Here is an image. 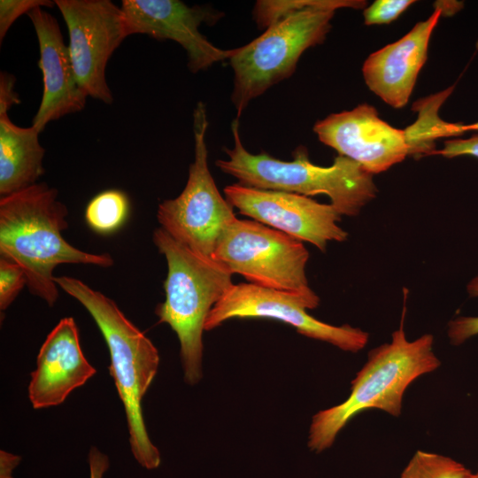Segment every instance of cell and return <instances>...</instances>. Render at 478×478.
Returning a JSON list of instances; mask_svg holds the SVG:
<instances>
[{
    "label": "cell",
    "instance_id": "obj_24",
    "mask_svg": "<svg viewBox=\"0 0 478 478\" xmlns=\"http://www.w3.org/2000/svg\"><path fill=\"white\" fill-rule=\"evenodd\" d=\"M441 155L447 158L469 155L478 158V135L467 139H451L444 142L443 149L434 150L431 155Z\"/></svg>",
    "mask_w": 478,
    "mask_h": 478
},
{
    "label": "cell",
    "instance_id": "obj_19",
    "mask_svg": "<svg viewBox=\"0 0 478 478\" xmlns=\"http://www.w3.org/2000/svg\"><path fill=\"white\" fill-rule=\"evenodd\" d=\"M472 471L444 455L418 450L400 478H469Z\"/></svg>",
    "mask_w": 478,
    "mask_h": 478
},
{
    "label": "cell",
    "instance_id": "obj_2",
    "mask_svg": "<svg viewBox=\"0 0 478 478\" xmlns=\"http://www.w3.org/2000/svg\"><path fill=\"white\" fill-rule=\"evenodd\" d=\"M362 0H279L282 19L249 43L235 48L229 63L234 72L231 101L239 119L250 102L290 77L302 54L322 43L339 8L361 9Z\"/></svg>",
    "mask_w": 478,
    "mask_h": 478
},
{
    "label": "cell",
    "instance_id": "obj_7",
    "mask_svg": "<svg viewBox=\"0 0 478 478\" xmlns=\"http://www.w3.org/2000/svg\"><path fill=\"white\" fill-rule=\"evenodd\" d=\"M212 258L250 283L296 294L320 305L305 274L307 249L279 230L253 220L235 218L220 236Z\"/></svg>",
    "mask_w": 478,
    "mask_h": 478
},
{
    "label": "cell",
    "instance_id": "obj_14",
    "mask_svg": "<svg viewBox=\"0 0 478 478\" xmlns=\"http://www.w3.org/2000/svg\"><path fill=\"white\" fill-rule=\"evenodd\" d=\"M27 16L38 40V66L43 81L42 97L32 120V126L41 133L50 121L82 111L88 96L78 83L56 18L42 7L32 10Z\"/></svg>",
    "mask_w": 478,
    "mask_h": 478
},
{
    "label": "cell",
    "instance_id": "obj_25",
    "mask_svg": "<svg viewBox=\"0 0 478 478\" xmlns=\"http://www.w3.org/2000/svg\"><path fill=\"white\" fill-rule=\"evenodd\" d=\"M15 78L5 72L0 74V112H6L13 104L20 103L19 95L14 90Z\"/></svg>",
    "mask_w": 478,
    "mask_h": 478
},
{
    "label": "cell",
    "instance_id": "obj_21",
    "mask_svg": "<svg viewBox=\"0 0 478 478\" xmlns=\"http://www.w3.org/2000/svg\"><path fill=\"white\" fill-rule=\"evenodd\" d=\"M49 0H1L0 1V42L2 43L14 21L23 14H28L38 7H52Z\"/></svg>",
    "mask_w": 478,
    "mask_h": 478
},
{
    "label": "cell",
    "instance_id": "obj_18",
    "mask_svg": "<svg viewBox=\"0 0 478 478\" xmlns=\"http://www.w3.org/2000/svg\"><path fill=\"white\" fill-rule=\"evenodd\" d=\"M128 212L127 196L119 189H107L89 201L85 220L92 230L107 235L117 231L125 223Z\"/></svg>",
    "mask_w": 478,
    "mask_h": 478
},
{
    "label": "cell",
    "instance_id": "obj_29",
    "mask_svg": "<svg viewBox=\"0 0 478 478\" xmlns=\"http://www.w3.org/2000/svg\"><path fill=\"white\" fill-rule=\"evenodd\" d=\"M469 478H478V466L474 472H472Z\"/></svg>",
    "mask_w": 478,
    "mask_h": 478
},
{
    "label": "cell",
    "instance_id": "obj_12",
    "mask_svg": "<svg viewBox=\"0 0 478 478\" xmlns=\"http://www.w3.org/2000/svg\"><path fill=\"white\" fill-rule=\"evenodd\" d=\"M120 7L128 36L141 34L177 42L185 50L188 68L193 73L233 54L234 49L215 46L199 30L202 24L214 25L224 16L210 6H189L179 0H123Z\"/></svg>",
    "mask_w": 478,
    "mask_h": 478
},
{
    "label": "cell",
    "instance_id": "obj_10",
    "mask_svg": "<svg viewBox=\"0 0 478 478\" xmlns=\"http://www.w3.org/2000/svg\"><path fill=\"white\" fill-rule=\"evenodd\" d=\"M68 30V49L80 87L88 96L111 104L105 69L128 36L121 7L111 0H55Z\"/></svg>",
    "mask_w": 478,
    "mask_h": 478
},
{
    "label": "cell",
    "instance_id": "obj_8",
    "mask_svg": "<svg viewBox=\"0 0 478 478\" xmlns=\"http://www.w3.org/2000/svg\"><path fill=\"white\" fill-rule=\"evenodd\" d=\"M206 107L198 102L193 112L194 160L181 193L158 204L157 219L174 240L194 252L212 258L216 243L236 217L208 166Z\"/></svg>",
    "mask_w": 478,
    "mask_h": 478
},
{
    "label": "cell",
    "instance_id": "obj_17",
    "mask_svg": "<svg viewBox=\"0 0 478 478\" xmlns=\"http://www.w3.org/2000/svg\"><path fill=\"white\" fill-rule=\"evenodd\" d=\"M33 127L14 124L0 112V196L5 197L37 183L43 174L45 150Z\"/></svg>",
    "mask_w": 478,
    "mask_h": 478
},
{
    "label": "cell",
    "instance_id": "obj_11",
    "mask_svg": "<svg viewBox=\"0 0 478 478\" xmlns=\"http://www.w3.org/2000/svg\"><path fill=\"white\" fill-rule=\"evenodd\" d=\"M227 202L244 216L326 251L330 241L343 242L348 233L337 222L341 214L331 204L310 197L258 189L239 183L224 189Z\"/></svg>",
    "mask_w": 478,
    "mask_h": 478
},
{
    "label": "cell",
    "instance_id": "obj_20",
    "mask_svg": "<svg viewBox=\"0 0 478 478\" xmlns=\"http://www.w3.org/2000/svg\"><path fill=\"white\" fill-rule=\"evenodd\" d=\"M27 286L24 270L15 262L0 258V309L5 311Z\"/></svg>",
    "mask_w": 478,
    "mask_h": 478
},
{
    "label": "cell",
    "instance_id": "obj_1",
    "mask_svg": "<svg viewBox=\"0 0 478 478\" xmlns=\"http://www.w3.org/2000/svg\"><path fill=\"white\" fill-rule=\"evenodd\" d=\"M67 207L58 199V190L37 182L0 198V255L25 272L30 293L50 306L58 297L54 269L61 264L101 267L113 265L108 253L77 249L62 235L67 228Z\"/></svg>",
    "mask_w": 478,
    "mask_h": 478
},
{
    "label": "cell",
    "instance_id": "obj_28",
    "mask_svg": "<svg viewBox=\"0 0 478 478\" xmlns=\"http://www.w3.org/2000/svg\"><path fill=\"white\" fill-rule=\"evenodd\" d=\"M462 131H478V121L473 124L463 125L461 126Z\"/></svg>",
    "mask_w": 478,
    "mask_h": 478
},
{
    "label": "cell",
    "instance_id": "obj_4",
    "mask_svg": "<svg viewBox=\"0 0 478 478\" xmlns=\"http://www.w3.org/2000/svg\"><path fill=\"white\" fill-rule=\"evenodd\" d=\"M433 345L431 334L409 341L401 322L392 333L390 343L369 351L366 362L351 381L349 397L313 415L309 428V449L320 453L330 448L340 431L354 417L369 409L398 417L407 388L420 376L440 366Z\"/></svg>",
    "mask_w": 478,
    "mask_h": 478
},
{
    "label": "cell",
    "instance_id": "obj_16",
    "mask_svg": "<svg viewBox=\"0 0 478 478\" xmlns=\"http://www.w3.org/2000/svg\"><path fill=\"white\" fill-rule=\"evenodd\" d=\"M442 15L436 4L428 19L417 23L405 36L372 53L365 61L362 73L366 84L393 108H402L408 103L426 63L432 32Z\"/></svg>",
    "mask_w": 478,
    "mask_h": 478
},
{
    "label": "cell",
    "instance_id": "obj_22",
    "mask_svg": "<svg viewBox=\"0 0 478 478\" xmlns=\"http://www.w3.org/2000/svg\"><path fill=\"white\" fill-rule=\"evenodd\" d=\"M471 297H478V275L466 286ZM447 335L452 345H460L466 340L478 335V316H459L448 323Z\"/></svg>",
    "mask_w": 478,
    "mask_h": 478
},
{
    "label": "cell",
    "instance_id": "obj_23",
    "mask_svg": "<svg viewBox=\"0 0 478 478\" xmlns=\"http://www.w3.org/2000/svg\"><path fill=\"white\" fill-rule=\"evenodd\" d=\"M412 0H376L364 11L365 24L382 25L397 19L411 4Z\"/></svg>",
    "mask_w": 478,
    "mask_h": 478
},
{
    "label": "cell",
    "instance_id": "obj_27",
    "mask_svg": "<svg viewBox=\"0 0 478 478\" xmlns=\"http://www.w3.org/2000/svg\"><path fill=\"white\" fill-rule=\"evenodd\" d=\"M20 458L5 451H0V478H12V470L19 463Z\"/></svg>",
    "mask_w": 478,
    "mask_h": 478
},
{
    "label": "cell",
    "instance_id": "obj_26",
    "mask_svg": "<svg viewBox=\"0 0 478 478\" xmlns=\"http://www.w3.org/2000/svg\"><path fill=\"white\" fill-rule=\"evenodd\" d=\"M90 478H103L109 467L108 457L97 448L91 447L89 452Z\"/></svg>",
    "mask_w": 478,
    "mask_h": 478
},
{
    "label": "cell",
    "instance_id": "obj_3",
    "mask_svg": "<svg viewBox=\"0 0 478 478\" xmlns=\"http://www.w3.org/2000/svg\"><path fill=\"white\" fill-rule=\"evenodd\" d=\"M54 281L84 306L98 327L109 350V372L124 406L132 454L143 467L158 468L160 452L148 435L142 401L157 374L158 351L113 300L73 277Z\"/></svg>",
    "mask_w": 478,
    "mask_h": 478
},
{
    "label": "cell",
    "instance_id": "obj_13",
    "mask_svg": "<svg viewBox=\"0 0 478 478\" xmlns=\"http://www.w3.org/2000/svg\"><path fill=\"white\" fill-rule=\"evenodd\" d=\"M313 131L322 143L372 174L388 170L410 155L405 129L393 127L366 103L317 121Z\"/></svg>",
    "mask_w": 478,
    "mask_h": 478
},
{
    "label": "cell",
    "instance_id": "obj_5",
    "mask_svg": "<svg viewBox=\"0 0 478 478\" xmlns=\"http://www.w3.org/2000/svg\"><path fill=\"white\" fill-rule=\"evenodd\" d=\"M234 147L225 148L226 159L215 164L239 184L266 190L296 193L306 197L328 196L341 215L357 216L377 193L373 175L356 161L338 155L329 166L313 164L305 146L284 161L266 152L252 154L241 140L239 119L231 123Z\"/></svg>",
    "mask_w": 478,
    "mask_h": 478
},
{
    "label": "cell",
    "instance_id": "obj_6",
    "mask_svg": "<svg viewBox=\"0 0 478 478\" xmlns=\"http://www.w3.org/2000/svg\"><path fill=\"white\" fill-rule=\"evenodd\" d=\"M152 241L167 264L166 299L158 305L155 313L159 323L169 325L177 335L184 380L195 385L203 377L206 319L234 284L233 274L222 263L180 243L161 227L154 230Z\"/></svg>",
    "mask_w": 478,
    "mask_h": 478
},
{
    "label": "cell",
    "instance_id": "obj_9",
    "mask_svg": "<svg viewBox=\"0 0 478 478\" xmlns=\"http://www.w3.org/2000/svg\"><path fill=\"white\" fill-rule=\"evenodd\" d=\"M318 306L289 292L250 282L234 283L211 310L204 331L231 319H272L290 325L305 336L328 343L344 351L355 353L365 348L369 340L367 332L348 324H328L307 312L308 309Z\"/></svg>",
    "mask_w": 478,
    "mask_h": 478
},
{
    "label": "cell",
    "instance_id": "obj_15",
    "mask_svg": "<svg viewBox=\"0 0 478 478\" xmlns=\"http://www.w3.org/2000/svg\"><path fill=\"white\" fill-rule=\"evenodd\" d=\"M96 373L81 350L75 320L65 317L49 333L39 350L28 384L30 403L35 409L61 405Z\"/></svg>",
    "mask_w": 478,
    "mask_h": 478
}]
</instances>
